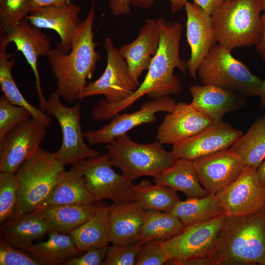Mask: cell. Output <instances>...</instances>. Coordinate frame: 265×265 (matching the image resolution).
Masks as SVG:
<instances>
[{
    "instance_id": "cell-35",
    "label": "cell",
    "mask_w": 265,
    "mask_h": 265,
    "mask_svg": "<svg viewBox=\"0 0 265 265\" xmlns=\"http://www.w3.org/2000/svg\"><path fill=\"white\" fill-rule=\"evenodd\" d=\"M18 182L16 173L0 172V223L12 217L18 199Z\"/></svg>"
},
{
    "instance_id": "cell-8",
    "label": "cell",
    "mask_w": 265,
    "mask_h": 265,
    "mask_svg": "<svg viewBox=\"0 0 265 265\" xmlns=\"http://www.w3.org/2000/svg\"><path fill=\"white\" fill-rule=\"evenodd\" d=\"M82 175L95 201L107 199L113 204L136 200L132 181L116 173L106 153L72 165Z\"/></svg>"
},
{
    "instance_id": "cell-6",
    "label": "cell",
    "mask_w": 265,
    "mask_h": 265,
    "mask_svg": "<svg viewBox=\"0 0 265 265\" xmlns=\"http://www.w3.org/2000/svg\"><path fill=\"white\" fill-rule=\"evenodd\" d=\"M113 166L133 181L142 176H157L172 165L176 158L157 140L143 144L132 140L126 134L105 145Z\"/></svg>"
},
{
    "instance_id": "cell-22",
    "label": "cell",
    "mask_w": 265,
    "mask_h": 265,
    "mask_svg": "<svg viewBox=\"0 0 265 265\" xmlns=\"http://www.w3.org/2000/svg\"><path fill=\"white\" fill-rule=\"evenodd\" d=\"M189 91L192 98L190 106L213 122L240 109L246 103L241 95L217 85H194L189 87Z\"/></svg>"
},
{
    "instance_id": "cell-25",
    "label": "cell",
    "mask_w": 265,
    "mask_h": 265,
    "mask_svg": "<svg viewBox=\"0 0 265 265\" xmlns=\"http://www.w3.org/2000/svg\"><path fill=\"white\" fill-rule=\"evenodd\" d=\"M95 201L84 178L72 166L69 170H64L61 173L51 192L37 210L51 206L90 204Z\"/></svg>"
},
{
    "instance_id": "cell-49",
    "label": "cell",
    "mask_w": 265,
    "mask_h": 265,
    "mask_svg": "<svg viewBox=\"0 0 265 265\" xmlns=\"http://www.w3.org/2000/svg\"><path fill=\"white\" fill-rule=\"evenodd\" d=\"M259 1L262 11L265 14V0H258Z\"/></svg>"
},
{
    "instance_id": "cell-13",
    "label": "cell",
    "mask_w": 265,
    "mask_h": 265,
    "mask_svg": "<svg viewBox=\"0 0 265 265\" xmlns=\"http://www.w3.org/2000/svg\"><path fill=\"white\" fill-rule=\"evenodd\" d=\"M216 195L227 215L253 214L265 208V187L257 168L247 165L234 182Z\"/></svg>"
},
{
    "instance_id": "cell-30",
    "label": "cell",
    "mask_w": 265,
    "mask_h": 265,
    "mask_svg": "<svg viewBox=\"0 0 265 265\" xmlns=\"http://www.w3.org/2000/svg\"><path fill=\"white\" fill-rule=\"evenodd\" d=\"M11 56L6 49L0 50V85L3 95L12 104L26 109L32 118L47 128L51 125V118L45 111L28 102L16 84L12 74V69L15 65V60H10Z\"/></svg>"
},
{
    "instance_id": "cell-14",
    "label": "cell",
    "mask_w": 265,
    "mask_h": 265,
    "mask_svg": "<svg viewBox=\"0 0 265 265\" xmlns=\"http://www.w3.org/2000/svg\"><path fill=\"white\" fill-rule=\"evenodd\" d=\"M176 105V101L169 96L153 99L143 104L137 111L118 113L102 128L84 132V137L91 145L110 143L136 126L155 122L158 112H172Z\"/></svg>"
},
{
    "instance_id": "cell-27",
    "label": "cell",
    "mask_w": 265,
    "mask_h": 265,
    "mask_svg": "<svg viewBox=\"0 0 265 265\" xmlns=\"http://www.w3.org/2000/svg\"><path fill=\"white\" fill-rule=\"evenodd\" d=\"M69 234L80 252L108 245L110 242L108 207L97 205L94 214Z\"/></svg>"
},
{
    "instance_id": "cell-45",
    "label": "cell",
    "mask_w": 265,
    "mask_h": 265,
    "mask_svg": "<svg viewBox=\"0 0 265 265\" xmlns=\"http://www.w3.org/2000/svg\"><path fill=\"white\" fill-rule=\"evenodd\" d=\"M70 0H29V2L31 9H32L62 5L70 2Z\"/></svg>"
},
{
    "instance_id": "cell-23",
    "label": "cell",
    "mask_w": 265,
    "mask_h": 265,
    "mask_svg": "<svg viewBox=\"0 0 265 265\" xmlns=\"http://www.w3.org/2000/svg\"><path fill=\"white\" fill-rule=\"evenodd\" d=\"M54 231L51 222L37 210L14 215L0 227L1 238L6 243L27 251L35 240Z\"/></svg>"
},
{
    "instance_id": "cell-3",
    "label": "cell",
    "mask_w": 265,
    "mask_h": 265,
    "mask_svg": "<svg viewBox=\"0 0 265 265\" xmlns=\"http://www.w3.org/2000/svg\"><path fill=\"white\" fill-rule=\"evenodd\" d=\"M210 265H265V208L227 215L210 257Z\"/></svg>"
},
{
    "instance_id": "cell-37",
    "label": "cell",
    "mask_w": 265,
    "mask_h": 265,
    "mask_svg": "<svg viewBox=\"0 0 265 265\" xmlns=\"http://www.w3.org/2000/svg\"><path fill=\"white\" fill-rule=\"evenodd\" d=\"M30 9L29 0H0V31L25 19Z\"/></svg>"
},
{
    "instance_id": "cell-19",
    "label": "cell",
    "mask_w": 265,
    "mask_h": 265,
    "mask_svg": "<svg viewBox=\"0 0 265 265\" xmlns=\"http://www.w3.org/2000/svg\"><path fill=\"white\" fill-rule=\"evenodd\" d=\"M185 7L186 36L191 51L186 66L189 76L196 79L199 65L217 41L211 15L193 2L187 1Z\"/></svg>"
},
{
    "instance_id": "cell-36",
    "label": "cell",
    "mask_w": 265,
    "mask_h": 265,
    "mask_svg": "<svg viewBox=\"0 0 265 265\" xmlns=\"http://www.w3.org/2000/svg\"><path fill=\"white\" fill-rule=\"evenodd\" d=\"M32 118L24 108L12 104L3 95L0 97V140L18 124Z\"/></svg>"
},
{
    "instance_id": "cell-16",
    "label": "cell",
    "mask_w": 265,
    "mask_h": 265,
    "mask_svg": "<svg viewBox=\"0 0 265 265\" xmlns=\"http://www.w3.org/2000/svg\"><path fill=\"white\" fill-rule=\"evenodd\" d=\"M201 184L210 194H217L234 182L246 165L229 148L193 160Z\"/></svg>"
},
{
    "instance_id": "cell-10",
    "label": "cell",
    "mask_w": 265,
    "mask_h": 265,
    "mask_svg": "<svg viewBox=\"0 0 265 265\" xmlns=\"http://www.w3.org/2000/svg\"><path fill=\"white\" fill-rule=\"evenodd\" d=\"M226 214L185 227L180 233L163 241L170 260L168 264L200 258L209 259L225 220ZM210 260V259H209Z\"/></svg>"
},
{
    "instance_id": "cell-40",
    "label": "cell",
    "mask_w": 265,
    "mask_h": 265,
    "mask_svg": "<svg viewBox=\"0 0 265 265\" xmlns=\"http://www.w3.org/2000/svg\"><path fill=\"white\" fill-rule=\"evenodd\" d=\"M161 240H153L142 245L136 265H161L170 260Z\"/></svg>"
},
{
    "instance_id": "cell-32",
    "label": "cell",
    "mask_w": 265,
    "mask_h": 265,
    "mask_svg": "<svg viewBox=\"0 0 265 265\" xmlns=\"http://www.w3.org/2000/svg\"><path fill=\"white\" fill-rule=\"evenodd\" d=\"M48 235L47 240L33 243L27 250L46 265H62L68 259L81 253L70 235L53 231L49 233Z\"/></svg>"
},
{
    "instance_id": "cell-46",
    "label": "cell",
    "mask_w": 265,
    "mask_h": 265,
    "mask_svg": "<svg viewBox=\"0 0 265 265\" xmlns=\"http://www.w3.org/2000/svg\"><path fill=\"white\" fill-rule=\"evenodd\" d=\"M262 21L264 26V31L261 41L255 45L256 50L260 57L265 59V14L261 15Z\"/></svg>"
},
{
    "instance_id": "cell-42",
    "label": "cell",
    "mask_w": 265,
    "mask_h": 265,
    "mask_svg": "<svg viewBox=\"0 0 265 265\" xmlns=\"http://www.w3.org/2000/svg\"><path fill=\"white\" fill-rule=\"evenodd\" d=\"M156 0H131V5L141 8L149 7ZM172 13H175L185 7L187 0H169Z\"/></svg>"
},
{
    "instance_id": "cell-48",
    "label": "cell",
    "mask_w": 265,
    "mask_h": 265,
    "mask_svg": "<svg viewBox=\"0 0 265 265\" xmlns=\"http://www.w3.org/2000/svg\"><path fill=\"white\" fill-rule=\"evenodd\" d=\"M258 96L261 99L260 108L265 107V80H262Z\"/></svg>"
},
{
    "instance_id": "cell-17",
    "label": "cell",
    "mask_w": 265,
    "mask_h": 265,
    "mask_svg": "<svg viewBox=\"0 0 265 265\" xmlns=\"http://www.w3.org/2000/svg\"><path fill=\"white\" fill-rule=\"evenodd\" d=\"M243 134L241 130L222 120L212 122L197 134L173 145L176 158L191 160L228 149Z\"/></svg>"
},
{
    "instance_id": "cell-31",
    "label": "cell",
    "mask_w": 265,
    "mask_h": 265,
    "mask_svg": "<svg viewBox=\"0 0 265 265\" xmlns=\"http://www.w3.org/2000/svg\"><path fill=\"white\" fill-rule=\"evenodd\" d=\"M185 227L206 222L225 213L216 195L179 200L171 211Z\"/></svg>"
},
{
    "instance_id": "cell-12",
    "label": "cell",
    "mask_w": 265,
    "mask_h": 265,
    "mask_svg": "<svg viewBox=\"0 0 265 265\" xmlns=\"http://www.w3.org/2000/svg\"><path fill=\"white\" fill-rule=\"evenodd\" d=\"M46 127L31 118L14 127L0 140V172L15 173L41 148Z\"/></svg>"
},
{
    "instance_id": "cell-28",
    "label": "cell",
    "mask_w": 265,
    "mask_h": 265,
    "mask_svg": "<svg viewBox=\"0 0 265 265\" xmlns=\"http://www.w3.org/2000/svg\"><path fill=\"white\" fill-rule=\"evenodd\" d=\"M93 203L51 206L36 210L51 222L54 231L70 234L94 214L97 206Z\"/></svg>"
},
{
    "instance_id": "cell-1",
    "label": "cell",
    "mask_w": 265,
    "mask_h": 265,
    "mask_svg": "<svg viewBox=\"0 0 265 265\" xmlns=\"http://www.w3.org/2000/svg\"><path fill=\"white\" fill-rule=\"evenodd\" d=\"M95 16L94 1L85 19L78 27L71 51L65 53L52 49L48 61L55 79V91L67 102L72 103L81 99L82 91L91 79L100 59L94 42L93 25Z\"/></svg>"
},
{
    "instance_id": "cell-47",
    "label": "cell",
    "mask_w": 265,
    "mask_h": 265,
    "mask_svg": "<svg viewBox=\"0 0 265 265\" xmlns=\"http://www.w3.org/2000/svg\"><path fill=\"white\" fill-rule=\"evenodd\" d=\"M257 172L260 183L265 187V158L258 167Z\"/></svg>"
},
{
    "instance_id": "cell-7",
    "label": "cell",
    "mask_w": 265,
    "mask_h": 265,
    "mask_svg": "<svg viewBox=\"0 0 265 265\" xmlns=\"http://www.w3.org/2000/svg\"><path fill=\"white\" fill-rule=\"evenodd\" d=\"M231 52L216 44L199 65L197 76L203 84L217 85L243 97L258 96L262 80Z\"/></svg>"
},
{
    "instance_id": "cell-24",
    "label": "cell",
    "mask_w": 265,
    "mask_h": 265,
    "mask_svg": "<svg viewBox=\"0 0 265 265\" xmlns=\"http://www.w3.org/2000/svg\"><path fill=\"white\" fill-rule=\"evenodd\" d=\"M110 242L113 244L135 243L145 218L146 210L137 201L108 206Z\"/></svg>"
},
{
    "instance_id": "cell-43",
    "label": "cell",
    "mask_w": 265,
    "mask_h": 265,
    "mask_svg": "<svg viewBox=\"0 0 265 265\" xmlns=\"http://www.w3.org/2000/svg\"><path fill=\"white\" fill-rule=\"evenodd\" d=\"M108 5L115 16L128 15L131 12V0H109Z\"/></svg>"
},
{
    "instance_id": "cell-9",
    "label": "cell",
    "mask_w": 265,
    "mask_h": 265,
    "mask_svg": "<svg viewBox=\"0 0 265 265\" xmlns=\"http://www.w3.org/2000/svg\"><path fill=\"white\" fill-rule=\"evenodd\" d=\"M60 98L55 91L53 92L47 100L45 107V111L56 119L62 132V143L54 153L55 158L65 166L99 156L98 151L90 148L84 141L80 122V102L68 107Z\"/></svg>"
},
{
    "instance_id": "cell-15",
    "label": "cell",
    "mask_w": 265,
    "mask_h": 265,
    "mask_svg": "<svg viewBox=\"0 0 265 265\" xmlns=\"http://www.w3.org/2000/svg\"><path fill=\"white\" fill-rule=\"evenodd\" d=\"M41 29L32 26L24 19L0 34V50L6 49L9 43H14L17 50L23 54L31 68L36 80V88L40 109L45 111L47 100L42 90L38 69L40 56H47L52 50L51 42Z\"/></svg>"
},
{
    "instance_id": "cell-21",
    "label": "cell",
    "mask_w": 265,
    "mask_h": 265,
    "mask_svg": "<svg viewBox=\"0 0 265 265\" xmlns=\"http://www.w3.org/2000/svg\"><path fill=\"white\" fill-rule=\"evenodd\" d=\"M159 40V27L157 20L148 18L139 29L137 37L119 49L127 62L132 78L138 85L139 78L143 71L148 69L157 52Z\"/></svg>"
},
{
    "instance_id": "cell-44",
    "label": "cell",
    "mask_w": 265,
    "mask_h": 265,
    "mask_svg": "<svg viewBox=\"0 0 265 265\" xmlns=\"http://www.w3.org/2000/svg\"><path fill=\"white\" fill-rule=\"evenodd\" d=\"M193 2L212 15L225 0H193Z\"/></svg>"
},
{
    "instance_id": "cell-11",
    "label": "cell",
    "mask_w": 265,
    "mask_h": 265,
    "mask_svg": "<svg viewBox=\"0 0 265 265\" xmlns=\"http://www.w3.org/2000/svg\"><path fill=\"white\" fill-rule=\"evenodd\" d=\"M104 47L107 53L106 69L98 80L87 83L81 99L102 95L107 104H116L129 98L139 85L132 78L126 60L109 38L105 39Z\"/></svg>"
},
{
    "instance_id": "cell-38",
    "label": "cell",
    "mask_w": 265,
    "mask_h": 265,
    "mask_svg": "<svg viewBox=\"0 0 265 265\" xmlns=\"http://www.w3.org/2000/svg\"><path fill=\"white\" fill-rule=\"evenodd\" d=\"M143 245L113 244L109 246L103 265H134Z\"/></svg>"
},
{
    "instance_id": "cell-20",
    "label": "cell",
    "mask_w": 265,
    "mask_h": 265,
    "mask_svg": "<svg viewBox=\"0 0 265 265\" xmlns=\"http://www.w3.org/2000/svg\"><path fill=\"white\" fill-rule=\"evenodd\" d=\"M213 122L193 108L179 102L159 127L156 139L162 144H174L200 132Z\"/></svg>"
},
{
    "instance_id": "cell-34",
    "label": "cell",
    "mask_w": 265,
    "mask_h": 265,
    "mask_svg": "<svg viewBox=\"0 0 265 265\" xmlns=\"http://www.w3.org/2000/svg\"><path fill=\"white\" fill-rule=\"evenodd\" d=\"M133 190L136 200L146 210L171 212L180 200L176 190L161 185H153L149 180L133 185Z\"/></svg>"
},
{
    "instance_id": "cell-26",
    "label": "cell",
    "mask_w": 265,
    "mask_h": 265,
    "mask_svg": "<svg viewBox=\"0 0 265 265\" xmlns=\"http://www.w3.org/2000/svg\"><path fill=\"white\" fill-rule=\"evenodd\" d=\"M153 181L180 191L187 198H202L209 194L201 186L193 160L184 158L176 159L172 165L153 177Z\"/></svg>"
},
{
    "instance_id": "cell-29",
    "label": "cell",
    "mask_w": 265,
    "mask_h": 265,
    "mask_svg": "<svg viewBox=\"0 0 265 265\" xmlns=\"http://www.w3.org/2000/svg\"><path fill=\"white\" fill-rule=\"evenodd\" d=\"M185 227L171 212L146 210L135 243L144 245L153 240H166L181 232Z\"/></svg>"
},
{
    "instance_id": "cell-39",
    "label": "cell",
    "mask_w": 265,
    "mask_h": 265,
    "mask_svg": "<svg viewBox=\"0 0 265 265\" xmlns=\"http://www.w3.org/2000/svg\"><path fill=\"white\" fill-rule=\"evenodd\" d=\"M22 251L2 239L0 241V265H45L31 253Z\"/></svg>"
},
{
    "instance_id": "cell-2",
    "label": "cell",
    "mask_w": 265,
    "mask_h": 265,
    "mask_svg": "<svg viewBox=\"0 0 265 265\" xmlns=\"http://www.w3.org/2000/svg\"><path fill=\"white\" fill-rule=\"evenodd\" d=\"M159 27L160 40L157 52L148 72L136 90L117 108L123 111L143 95L153 99L179 94L182 89L179 78L174 75L176 68L186 73V61L180 57V42L182 25L178 22H168L163 18L156 20Z\"/></svg>"
},
{
    "instance_id": "cell-41",
    "label": "cell",
    "mask_w": 265,
    "mask_h": 265,
    "mask_svg": "<svg viewBox=\"0 0 265 265\" xmlns=\"http://www.w3.org/2000/svg\"><path fill=\"white\" fill-rule=\"evenodd\" d=\"M108 245L89 249L83 255L68 259L62 265H102L105 260Z\"/></svg>"
},
{
    "instance_id": "cell-5",
    "label": "cell",
    "mask_w": 265,
    "mask_h": 265,
    "mask_svg": "<svg viewBox=\"0 0 265 265\" xmlns=\"http://www.w3.org/2000/svg\"><path fill=\"white\" fill-rule=\"evenodd\" d=\"M64 170V166L55 158L54 152L41 148L25 161L15 173L18 187L14 215L36 210L50 193Z\"/></svg>"
},
{
    "instance_id": "cell-33",
    "label": "cell",
    "mask_w": 265,
    "mask_h": 265,
    "mask_svg": "<svg viewBox=\"0 0 265 265\" xmlns=\"http://www.w3.org/2000/svg\"><path fill=\"white\" fill-rule=\"evenodd\" d=\"M246 164L257 169L265 158V115L259 118L230 147Z\"/></svg>"
},
{
    "instance_id": "cell-4",
    "label": "cell",
    "mask_w": 265,
    "mask_h": 265,
    "mask_svg": "<svg viewBox=\"0 0 265 265\" xmlns=\"http://www.w3.org/2000/svg\"><path fill=\"white\" fill-rule=\"evenodd\" d=\"M258 0H225L211 15L217 43L232 51L256 45L264 26Z\"/></svg>"
},
{
    "instance_id": "cell-18",
    "label": "cell",
    "mask_w": 265,
    "mask_h": 265,
    "mask_svg": "<svg viewBox=\"0 0 265 265\" xmlns=\"http://www.w3.org/2000/svg\"><path fill=\"white\" fill-rule=\"evenodd\" d=\"M81 10L79 5L68 2L60 5L32 8L25 19L38 28L55 30L60 38L56 48L68 53L81 22L79 17Z\"/></svg>"
}]
</instances>
